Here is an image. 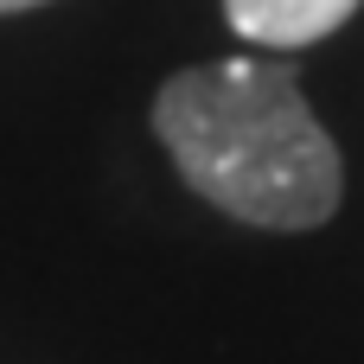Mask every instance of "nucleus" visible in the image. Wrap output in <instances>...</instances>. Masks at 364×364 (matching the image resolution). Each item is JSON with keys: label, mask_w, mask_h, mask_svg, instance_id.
Masks as SVG:
<instances>
[{"label": "nucleus", "mask_w": 364, "mask_h": 364, "mask_svg": "<svg viewBox=\"0 0 364 364\" xmlns=\"http://www.w3.org/2000/svg\"><path fill=\"white\" fill-rule=\"evenodd\" d=\"M154 134L179 179L237 224L314 230L339 211L346 166L301 96L294 64L224 58L160 83Z\"/></svg>", "instance_id": "1"}, {"label": "nucleus", "mask_w": 364, "mask_h": 364, "mask_svg": "<svg viewBox=\"0 0 364 364\" xmlns=\"http://www.w3.org/2000/svg\"><path fill=\"white\" fill-rule=\"evenodd\" d=\"M352 13H358V0H224V19H230L237 38H250V45H282V51L320 45V38L339 32Z\"/></svg>", "instance_id": "2"}, {"label": "nucleus", "mask_w": 364, "mask_h": 364, "mask_svg": "<svg viewBox=\"0 0 364 364\" xmlns=\"http://www.w3.org/2000/svg\"><path fill=\"white\" fill-rule=\"evenodd\" d=\"M26 6H45V0H0V13H26Z\"/></svg>", "instance_id": "3"}]
</instances>
